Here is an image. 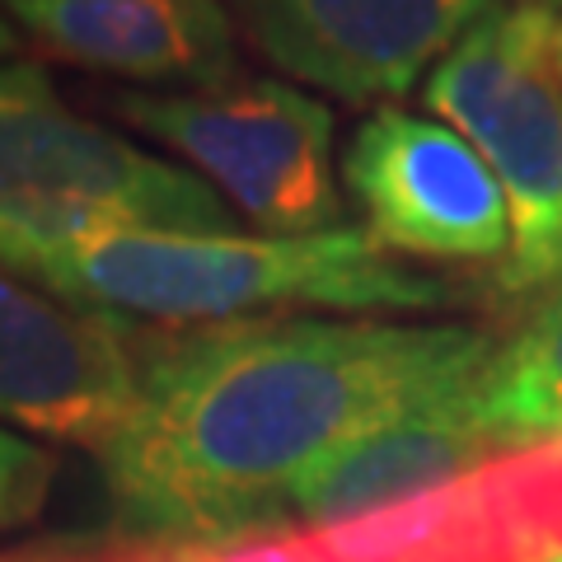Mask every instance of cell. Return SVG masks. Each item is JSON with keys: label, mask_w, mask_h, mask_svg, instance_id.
<instances>
[{"label": "cell", "mask_w": 562, "mask_h": 562, "mask_svg": "<svg viewBox=\"0 0 562 562\" xmlns=\"http://www.w3.org/2000/svg\"><path fill=\"white\" fill-rule=\"evenodd\" d=\"M464 324L249 319L136 338V398L94 460L117 516L169 549L277 530V502L338 446L483 384Z\"/></svg>", "instance_id": "1"}, {"label": "cell", "mask_w": 562, "mask_h": 562, "mask_svg": "<svg viewBox=\"0 0 562 562\" xmlns=\"http://www.w3.org/2000/svg\"><path fill=\"white\" fill-rule=\"evenodd\" d=\"M70 310L113 324H249L286 310L427 314L450 301L431 272L403 262L366 231L333 225L314 235H103L29 277Z\"/></svg>", "instance_id": "2"}, {"label": "cell", "mask_w": 562, "mask_h": 562, "mask_svg": "<svg viewBox=\"0 0 562 562\" xmlns=\"http://www.w3.org/2000/svg\"><path fill=\"white\" fill-rule=\"evenodd\" d=\"M127 231L231 235L239 216L198 173L80 117L38 61H0V268L29 281Z\"/></svg>", "instance_id": "3"}, {"label": "cell", "mask_w": 562, "mask_h": 562, "mask_svg": "<svg viewBox=\"0 0 562 562\" xmlns=\"http://www.w3.org/2000/svg\"><path fill=\"white\" fill-rule=\"evenodd\" d=\"M553 29V10L492 0L422 94L483 155L506 198L512 249L497 262L506 295H549L562 281V80Z\"/></svg>", "instance_id": "4"}, {"label": "cell", "mask_w": 562, "mask_h": 562, "mask_svg": "<svg viewBox=\"0 0 562 562\" xmlns=\"http://www.w3.org/2000/svg\"><path fill=\"white\" fill-rule=\"evenodd\" d=\"M103 103L160 140L216 188L258 235H314L342 225L333 179V113L286 80H231L192 94L113 90Z\"/></svg>", "instance_id": "5"}, {"label": "cell", "mask_w": 562, "mask_h": 562, "mask_svg": "<svg viewBox=\"0 0 562 562\" xmlns=\"http://www.w3.org/2000/svg\"><path fill=\"white\" fill-rule=\"evenodd\" d=\"M342 183L366 231L398 258L502 262L512 249V211L497 179L446 122L375 109L342 150Z\"/></svg>", "instance_id": "6"}, {"label": "cell", "mask_w": 562, "mask_h": 562, "mask_svg": "<svg viewBox=\"0 0 562 562\" xmlns=\"http://www.w3.org/2000/svg\"><path fill=\"white\" fill-rule=\"evenodd\" d=\"M492 0H231L272 66L347 103L408 94Z\"/></svg>", "instance_id": "7"}, {"label": "cell", "mask_w": 562, "mask_h": 562, "mask_svg": "<svg viewBox=\"0 0 562 562\" xmlns=\"http://www.w3.org/2000/svg\"><path fill=\"white\" fill-rule=\"evenodd\" d=\"M136 398V333L0 268V417L99 454Z\"/></svg>", "instance_id": "8"}, {"label": "cell", "mask_w": 562, "mask_h": 562, "mask_svg": "<svg viewBox=\"0 0 562 562\" xmlns=\"http://www.w3.org/2000/svg\"><path fill=\"white\" fill-rule=\"evenodd\" d=\"M479 394L483 384L431 398L324 454L319 464L305 469L281 492L277 530H291L286 520L305 525V530L361 520L502 460L497 441L479 417Z\"/></svg>", "instance_id": "9"}, {"label": "cell", "mask_w": 562, "mask_h": 562, "mask_svg": "<svg viewBox=\"0 0 562 562\" xmlns=\"http://www.w3.org/2000/svg\"><path fill=\"white\" fill-rule=\"evenodd\" d=\"M33 43L136 85L216 90L235 80L225 0H0Z\"/></svg>", "instance_id": "10"}, {"label": "cell", "mask_w": 562, "mask_h": 562, "mask_svg": "<svg viewBox=\"0 0 562 562\" xmlns=\"http://www.w3.org/2000/svg\"><path fill=\"white\" fill-rule=\"evenodd\" d=\"M310 535L324 543L333 562H497V543H492L473 473L436 492H422L413 502Z\"/></svg>", "instance_id": "11"}, {"label": "cell", "mask_w": 562, "mask_h": 562, "mask_svg": "<svg viewBox=\"0 0 562 562\" xmlns=\"http://www.w3.org/2000/svg\"><path fill=\"white\" fill-rule=\"evenodd\" d=\"M479 417L502 454L562 441V281L497 347Z\"/></svg>", "instance_id": "12"}, {"label": "cell", "mask_w": 562, "mask_h": 562, "mask_svg": "<svg viewBox=\"0 0 562 562\" xmlns=\"http://www.w3.org/2000/svg\"><path fill=\"white\" fill-rule=\"evenodd\" d=\"M497 543V562H549L562 553V441L502 454L473 473Z\"/></svg>", "instance_id": "13"}, {"label": "cell", "mask_w": 562, "mask_h": 562, "mask_svg": "<svg viewBox=\"0 0 562 562\" xmlns=\"http://www.w3.org/2000/svg\"><path fill=\"white\" fill-rule=\"evenodd\" d=\"M52 483H57V454L0 422V535L38 520Z\"/></svg>", "instance_id": "14"}, {"label": "cell", "mask_w": 562, "mask_h": 562, "mask_svg": "<svg viewBox=\"0 0 562 562\" xmlns=\"http://www.w3.org/2000/svg\"><path fill=\"white\" fill-rule=\"evenodd\" d=\"M169 562H333L324 543L310 530H258L221 543H202V549H179Z\"/></svg>", "instance_id": "15"}, {"label": "cell", "mask_w": 562, "mask_h": 562, "mask_svg": "<svg viewBox=\"0 0 562 562\" xmlns=\"http://www.w3.org/2000/svg\"><path fill=\"white\" fill-rule=\"evenodd\" d=\"M0 562H165V553H132V558H20V553H0Z\"/></svg>", "instance_id": "16"}, {"label": "cell", "mask_w": 562, "mask_h": 562, "mask_svg": "<svg viewBox=\"0 0 562 562\" xmlns=\"http://www.w3.org/2000/svg\"><path fill=\"white\" fill-rule=\"evenodd\" d=\"M14 47H20V33H14V24L5 20V14H0V61H5Z\"/></svg>", "instance_id": "17"}, {"label": "cell", "mask_w": 562, "mask_h": 562, "mask_svg": "<svg viewBox=\"0 0 562 562\" xmlns=\"http://www.w3.org/2000/svg\"><path fill=\"white\" fill-rule=\"evenodd\" d=\"M553 61H558V80H562V20L553 29Z\"/></svg>", "instance_id": "18"}, {"label": "cell", "mask_w": 562, "mask_h": 562, "mask_svg": "<svg viewBox=\"0 0 562 562\" xmlns=\"http://www.w3.org/2000/svg\"><path fill=\"white\" fill-rule=\"evenodd\" d=\"M530 5H543V10H553V14H558V5H562V0H530Z\"/></svg>", "instance_id": "19"}, {"label": "cell", "mask_w": 562, "mask_h": 562, "mask_svg": "<svg viewBox=\"0 0 562 562\" xmlns=\"http://www.w3.org/2000/svg\"><path fill=\"white\" fill-rule=\"evenodd\" d=\"M549 562H562V553H553V558H549Z\"/></svg>", "instance_id": "20"}]
</instances>
